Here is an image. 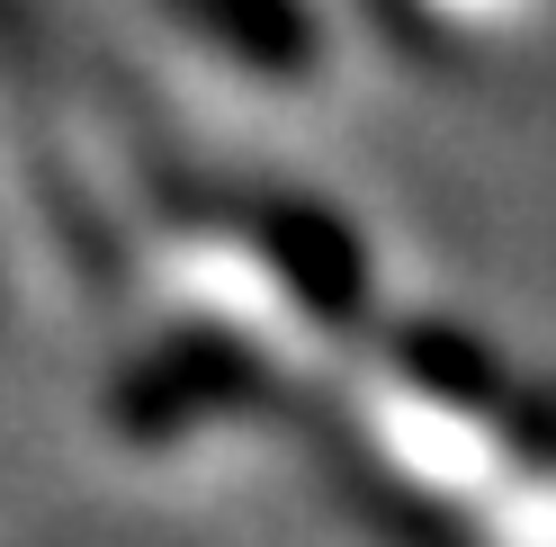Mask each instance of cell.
<instances>
[{"mask_svg": "<svg viewBox=\"0 0 556 547\" xmlns=\"http://www.w3.org/2000/svg\"><path fill=\"white\" fill-rule=\"evenodd\" d=\"M126 351L99 431L126 467H216L315 414L341 351L377 323L368 233L305 189L162 198L126 252Z\"/></svg>", "mask_w": 556, "mask_h": 547, "instance_id": "obj_1", "label": "cell"}, {"mask_svg": "<svg viewBox=\"0 0 556 547\" xmlns=\"http://www.w3.org/2000/svg\"><path fill=\"white\" fill-rule=\"evenodd\" d=\"M315 414L332 422L351 494L413 547H458L503 475L556 440V395L448 315H377Z\"/></svg>", "mask_w": 556, "mask_h": 547, "instance_id": "obj_2", "label": "cell"}, {"mask_svg": "<svg viewBox=\"0 0 556 547\" xmlns=\"http://www.w3.org/2000/svg\"><path fill=\"white\" fill-rule=\"evenodd\" d=\"M144 153L0 0V305L18 323H73L117 296L126 252L162 207L135 180Z\"/></svg>", "mask_w": 556, "mask_h": 547, "instance_id": "obj_3", "label": "cell"}, {"mask_svg": "<svg viewBox=\"0 0 556 547\" xmlns=\"http://www.w3.org/2000/svg\"><path fill=\"white\" fill-rule=\"evenodd\" d=\"M170 37H180L216 81L269 90V99H305L332 81V18L315 0H162Z\"/></svg>", "mask_w": 556, "mask_h": 547, "instance_id": "obj_4", "label": "cell"}, {"mask_svg": "<svg viewBox=\"0 0 556 547\" xmlns=\"http://www.w3.org/2000/svg\"><path fill=\"white\" fill-rule=\"evenodd\" d=\"M404 54L440 73H520L556 54V0H368Z\"/></svg>", "mask_w": 556, "mask_h": 547, "instance_id": "obj_5", "label": "cell"}]
</instances>
